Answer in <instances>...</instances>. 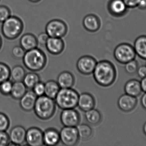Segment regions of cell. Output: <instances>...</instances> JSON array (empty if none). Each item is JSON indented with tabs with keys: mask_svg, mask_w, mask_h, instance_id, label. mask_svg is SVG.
<instances>
[{
	"mask_svg": "<svg viewBox=\"0 0 146 146\" xmlns=\"http://www.w3.org/2000/svg\"><path fill=\"white\" fill-rule=\"evenodd\" d=\"M107 8L110 13L115 17L125 15L129 9L123 0H110Z\"/></svg>",
	"mask_w": 146,
	"mask_h": 146,
	"instance_id": "12",
	"label": "cell"
},
{
	"mask_svg": "<svg viewBox=\"0 0 146 146\" xmlns=\"http://www.w3.org/2000/svg\"><path fill=\"white\" fill-rule=\"evenodd\" d=\"M60 135V141L66 146L76 145L80 139L76 127H64Z\"/></svg>",
	"mask_w": 146,
	"mask_h": 146,
	"instance_id": "8",
	"label": "cell"
},
{
	"mask_svg": "<svg viewBox=\"0 0 146 146\" xmlns=\"http://www.w3.org/2000/svg\"><path fill=\"white\" fill-rule=\"evenodd\" d=\"M76 127L80 139L87 141L92 137L93 130L89 125L83 123L80 125L79 124Z\"/></svg>",
	"mask_w": 146,
	"mask_h": 146,
	"instance_id": "27",
	"label": "cell"
},
{
	"mask_svg": "<svg viewBox=\"0 0 146 146\" xmlns=\"http://www.w3.org/2000/svg\"><path fill=\"white\" fill-rule=\"evenodd\" d=\"M143 130L144 133L146 136V122L144 124V126H143Z\"/></svg>",
	"mask_w": 146,
	"mask_h": 146,
	"instance_id": "45",
	"label": "cell"
},
{
	"mask_svg": "<svg viewBox=\"0 0 146 146\" xmlns=\"http://www.w3.org/2000/svg\"><path fill=\"white\" fill-rule=\"evenodd\" d=\"M49 37L46 32L41 33L37 37L38 45L41 46H45V45Z\"/></svg>",
	"mask_w": 146,
	"mask_h": 146,
	"instance_id": "38",
	"label": "cell"
},
{
	"mask_svg": "<svg viewBox=\"0 0 146 146\" xmlns=\"http://www.w3.org/2000/svg\"><path fill=\"white\" fill-rule=\"evenodd\" d=\"M26 74L25 70L23 67L16 65L11 69L10 78L14 82L22 81Z\"/></svg>",
	"mask_w": 146,
	"mask_h": 146,
	"instance_id": "29",
	"label": "cell"
},
{
	"mask_svg": "<svg viewBox=\"0 0 146 146\" xmlns=\"http://www.w3.org/2000/svg\"><path fill=\"white\" fill-rule=\"evenodd\" d=\"M80 120V114L74 109L63 110L61 113V122L64 127H76Z\"/></svg>",
	"mask_w": 146,
	"mask_h": 146,
	"instance_id": "10",
	"label": "cell"
},
{
	"mask_svg": "<svg viewBox=\"0 0 146 146\" xmlns=\"http://www.w3.org/2000/svg\"><path fill=\"white\" fill-rule=\"evenodd\" d=\"M10 144L9 134L6 131H0V146H7Z\"/></svg>",
	"mask_w": 146,
	"mask_h": 146,
	"instance_id": "37",
	"label": "cell"
},
{
	"mask_svg": "<svg viewBox=\"0 0 146 146\" xmlns=\"http://www.w3.org/2000/svg\"><path fill=\"white\" fill-rule=\"evenodd\" d=\"M79 94L72 88H61L55 98L56 104L62 109H74L77 106Z\"/></svg>",
	"mask_w": 146,
	"mask_h": 146,
	"instance_id": "4",
	"label": "cell"
},
{
	"mask_svg": "<svg viewBox=\"0 0 146 146\" xmlns=\"http://www.w3.org/2000/svg\"><path fill=\"white\" fill-rule=\"evenodd\" d=\"M137 104L136 97L127 94L121 95L118 99L117 105L119 109L124 112H129L134 109Z\"/></svg>",
	"mask_w": 146,
	"mask_h": 146,
	"instance_id": "15",
	"label": "cell"
},
{
	"mask_svg": "<svg viewBox=\"0 0 146 146\" xmlns=\"http://www.w3.org/2000/svg\"><path fill=\"white\" fill-rule=\"evenodd\" d=\"M28 1L31 2L33 3H37L41 1L42 0H28Z\"/></svg>",
	"mask_w": 146,
	"mask_h": 146,
	"instance_id": "44",
	"label": "cell"
},
{
	"mask_svg": "<svg viewBox=\"0 0 146 146\" xmlns=\"http://www.w3.org/2000/svg\"><path fill=\"white\" fill-rule=\"evenodd\" d=\"M22 59L25 67L32 72H38L42 70L47 63L46 55L37 47L26 51Z\"/></svg>",
	"mask_w": 146,
	"mask_h": 146,
	"instance_id": "2",
	"label": "cell"
},
{
	"mask_svg": "<svg viewBox=\"0 0 146 146\" xmlns=\"http://www.w3.org/2000/svg\"><path fill=\"white\" fill-rule=\"evenodd\" d=\"M13 83L9 79L0 84V93L4 96L10 95Z\"/></svg>",
	"mask_w": 146,
	"mask_h": 146,
	"instance_id": "32",
	"label": "cell"
},
{
	"mask_svg": "<svg viewBox=\"0 0 146 146\" xmlns=\"http://www.w3.org/2000/svg\"><path fill=\"white\" fill-rule=\"evenodd\" d=\"M136 73L141 79L146 77V66H141L138 67Z\"/></svg>",
	"mask_w": 146,
	"mask_h": 146,
	"instance_id": "40",
	"label": "cell"
},
{
	"mask_svg": "<svg viewBox=\"0 0 146 146\" xmlns=\"http://www.w3.org/2000/svg\"><path fill=\"white\" fill-rule=\"evenodd\" d=\"M44 95L54 99L61 89L57 81L54 80L47 81L44 83Z\"/></svg>",
	"mask_w": 146,
	"mask_h": 146,
	"instance_id": "25",
	"label": "cell"
},
{
	"mask_svg": "<svg viewBox=\"0 0 146 146\" xmlns=\"http://www.w3.org/2000/svg\"><path fill=\"white\" fill-rule=\"evenodd\" d=\"M20 45L26 51L37 48L38 45L36 37L31 33H25L21 37Z\"/></svg>",
	"mask_w": 146,
	"mask_h": 146,
	"instance_id": "21",
	"label": "cell"
},
{
	"mask_svg": "<svg viewBox=\"0 0 146 146\" xmlns=\"http://www.w3.org/2000/svg\"><path fill=\"white\" fill-rule=\"evenodd\" d=\"M25 142L28 145L41 146L44 145L43 133L38 127L30 128L26 132Z\"/></svg>",
	"mask_w": 146,
	"mask_h": 146,
	"instance_id": "11",
	"label": "cell"
},
{
	"mask_svg": "<svg viewBox=\"0 0 146 146\" xmlns=\"http://www.w3.org/2000/svg\"><path fill=\"white\" fill-rule=\"evenodd\" d=\"M85 118L91 125L96 126L100 123L102 120L100 112L94 108L85 112Z\"/></svg>",
	"mask_w": 146,
	"mask_h": 146,
	"instance_id": "26",
	"label": "cell"
},
{
	"mask_svg": "<svg viewBox=\"0 0 146 146\" xmlns=\"http://www.w3.org/2000/svg\"><path fill=\"white\" fill-rule=\"evenodd\" d=\"M26 132L25 129L21 126L13 127L9 134L10 142L14 145H21L25 142Z\"/></svg>",
	"mask_w": 146,
	"mask_h": 146,
	"instance_id": "13",
	"label": "cell"
},
{
	"mask_svg": "<svg viewBox=\"0 0 146 146\" xmlns=\"http://www.w3.org/2000/svg\"><path fill=\"white\" fill-rule=\"evenodd\" d=\"M2 23V33L6 39L9 40L18 38L24 29L23 21L17 16L11 15Z\"/></svg>",
	"mask_w": 146,
	"mask_h": 146,
	"instance_id": "5",
	"label": "cell"
},
{
	"mask_svg": "<svg viewBox=\"0 0 146 146\" xmlns=\"http://www.w3.org/2000/svg\"><path fill=\"white\" fill-rule=\"evenodd\" d=\"M136 54L133 46L127 43L117 45L114 51V56L119 63L124 64L134 60Z\"/></svg>",
	"mask_w": 146,
	"mask_h": 146,
	"instance_id": "6",
	"label": "cell"
},
{
	"mask_svg": "<svg viewBox=\"0 0 146 146\" xmlns=\"http://www.w3.org/2000/svg\"><path fill=\"white\" fill-rule=\"evenodd\" d=\"M43 141L45 145H56L60 141V132L55 129H48L43 133Z\"/></svg>",
	"mask_w": 146,
	"mask_h": 146,
	"instance_id": "19",
	"label": "cell"
},
{
	"mask_svg": "<svg viewBox=\"0 0 146 146\" xmlns=\"http://www.w3.org/2000/svg\"><path fill=\"white\" fill-rule=\"evenodd\" d=\"M10 68L7 64L0 62V84L4 81L8 80L10 78Z\"/></svg>",
	"mask_w": 146,
	"mask_h": 146,
	"instance_id": "30",
	"label": "cell"
},
{
	"mask_svg": "<svg viewBox=\"0 0 146 146\" xmlns=\"http://www.w3.org/2000/svg\"><path fill=\"white\" fill-rule=\"evenodd\" d=\"M82 25L84 28L88 31L96 32L100 29L101 21L97 15L93 14H90L83 18Z\"/></svg>",
	"mask_w": 146,
	"mask_h": 146,
	"instance_id": "16",
	"label": "cell"
},
{
	"mask_svg": "<svg viewBox=\"0 0 146 146\" xmlns=\"http://www.w3.org/2000/svg\"><path fill=\"white\" fill-rule=\"evenodd\" d=\"M92 74L96 83L104 87L111 85L116 78V71L114 65L106 60L97 62Z\"/></svg>",
	"mask_w": 146,
	"mask_h": 146,
	"instance_id": "1",
	"label": "cell"
},
{
	"mask_svg": "<svg viewBox=\"0 0 146 146\" xmlns=\"http://www.w3.org/2000/svg\"><path fill=\"white\" fill-rule=\"evenodd\" d=\"M32 90L37 97L44 95L45 91L44 83L39 81L34 86Z\"/></svg>",
	"mask_w": 146,
	"mask_h": 146,
	"instance_id": "36",
	"label": "cell"
},
{
	"mask_svg": "<svg viewBox=\"0 0 146 146\" xmlns=\"http://www.w3.org/2000/svg\"><path fill=\"white\" fill-rule=\"evenodd\" d=\"M124 89L126 94L136 97L139 96L142 92L140 81L134 79L127 81Z\"/></svg>",
	"mask_w": 146,
	"mask_h": 146,
	"instance_id": "22",
	"label": "cell"
},
{
	"mask_svg": "<svg viewBox=\"0 0 146 146\" xmlns=\"http://www.w3.org/2000/svg\"><path fill=\"white\" fill-rule=\"evenodd\" d=\"M68 31V27L66 23L59 19L50 21L45 26V32L49 37L62 38L66 36Z\"/></svg>",
	"mask_w": 146,
	"mask_h": 146,
	"instance_id": "7",
	"label": "cell"
},
{
	"mask_svg": "<svg viewBox=\"0 0 146 146\" xmlns=\"http://www.w3.org/2000/svg\"><path fill=\"white\" fill-rule=\"evenodd\" d=\"M137 7L141 10H146V0H141Z\"/></svg>",
	"mask_w": 146,
	"mask_h": 146,
	"instance_id": "41",
	"label": "cell"
},
{
	"mask_svg": "<svg viewBox=\"0 0 146 146\" xmlns=\"http://www.w3.org/2000/svg\"><path fill=\"white\" fill-rule=\"evenodd\" d=\"M95 105V99L92 94L83 93L79 95L77 106L81 110L86 112L94 109Z\"/></svg>",
	"mask_w": 146,
	"mask_h": 146,
	"instance_id": "18",
	"label": "cell"
},
{
	"mask_svg": "<svg viewBox=\"0 0 146 146\" xmlns=\"http://www.w3.org/2000/svg\"><path fill=\"white\" fill-rule=\"evenodd\" d=\"M141 0H123L129 9L136 8Z\"/></svg>",
	"mask_w": 146,
	"mask_h": 146,
	"instance_id": "39",
	"label": "cell"
},
{
	"mask_svg": "<svg viewBox=\"0 0 146 146\" xmlns=\"http://www.w3.org/2000/svg\"><path fill=\"white\" fill-rule=\"evenodd\" d=\"M26 51L21 46H15L12 50V55L14 58L16 59H22Z\"/></svg>",
	"mask_w": 146,
	"mask_h": 146,
	"instance_id": "34",
	"label": "cell"
},
{
	"mask_svg": "<svg viewBox=\"0 0 146 146\" xmlns=\"http://www.w3.org/2000/svg\"><path fill=\"white\" fill-rule=\"evenodd\" d=\"M138 67V62L134 59L125 63L124 69L127 73L133 75L136 73Z\"/></svg>",
	"mask_w": 146,
	"mask_h": 146,
	"instance_id": "31",
	"label": "cell"
},
{
	"mask_svg": "<svg viewBox=\"0 0 146 146\" xmlns=\"http://www.w3.org/2000/svg\"><path fill=\"white\" fill-rule=\"evenodd\" d=\"M133 47L136 55L146 60V35L138 37L135 41Z\"/></svg>",
	"mask_w": 146,
	"mask_h": 146,
	"instance_id": "23",
	"label": "cell"
},
{
	"mask_svg": "<svg viewBox=\"0 0 146 146\" xmlns=\"http://www.w3.org/2000/svg\"><path fill=\"white\" fill-rule=\"evenodd\" d=\"M57 82L60 88H72L74 84V77L70 72L63 71L58 75Z\"/></svg>",
	"mask_w": 146,
	"mask_h": 146,
	"instance_id": "20",
	"label": "cell"
},
{
	"mask_svg": "<svg viewBox=\"0 0 146 146\" xmlns=\"http://www.w3.org/2000/svg\"><path fill=\"white\" fill-rule=\"evenodd\" d=\"M9 9L4 5L0 6V22L3 23L11 16Z\"/></svg>",
	"mask_w": 146,
	"mask_h": 146,
	"instance_id": "35",
	"label": "cell"
},
{
	"mask_svg": "<svg viewBox=\"0 0 146 146\" xmlns=\"http://www.w3.org/2000/svg\"><path fill=\"white\" fill-rule=\"evenodd\" d=\"M22 81L27 88L32 89L36 84L40 81V76L34 72L29 73L26 74Z\"/></svg>",
	"mask_w": 146,
	"mask_h": 146,
	"instance_id": "28",
	"label": "cell"
},
{
	"mask_svg": "<svg viewBox=\"0 0 146 146\" xmlns=\"http://www.w3.org/2000/svg\"><path fill=\"white\" fill-rule=\"evenodd\" d=\"M27 91V88L23 81L14 82L10 95L14 99L20 100Z\"/></svg>",
	"mask_w": 146,
	"mask_h": 146,
	"instance_id": "24",
	"label": "cell"
},
{
	"mask_svg": "<svg viewBox=\"0 0 146 146\" xmlns=\"http://www.w3.org/2000/svg\"><path fill=\"white\" fill-rule=\"evenodd\" d=\"M45 47L50 54L57 55L63 52L65 49V43L61 38L49 37Z\"/></svg>",
	"mask_w": 146,
	"mask_h": 146,
	"instance_id": "14",
	"label": "cell"
},
{
	"mask_svg": "<svg viewBox=\"0 0 146 146\" xmlns=\"http://www.w3.org/2000/svg\"><path fill=\"white\" fill-rule=\"evenodd\" d=\"M141 103L143 108L146 110V93H145L141 97Z\"/></svg>",
	"mask_w": 146,
	"mask_h": 146,
	"instance_id": "42",
	"label": "cell"
},
{
	"mask_svg": "<svg viewBox=\"0 0 146 146\" xmlns=\"http://www.w3.org/2000/svg\"><path fill=\"white\" fill-rule=\"evenodd\" d=\"M56 107L54 99L44 95L37 97L33 110L39 119L45 121L53 116L55 112Z\"/></svg>",
	"mask_w": 146,
	"mask_h": 146,
	"instance_id": "3",
	"label": "cell"
},
{
	"mask_svg": "<svg viewBox=\"0 0 146 146\" xmlns=\"http://www.w3.org/2000/svg\"><path fill=\"white\" fill-rule=\"evenodd\" d=\"M140 82L142 91L146 93V77L142 79Z\"/></svg>",
	"mask_w": 146,
	"mask_h": 146,
	"instance_id": "43",
	"label": "cell"
},
{
	"mask_svg": "<svg viewBox=\"0 0 146 146\" xmlns=\"http://www.w3.org/2000/svg\"><path fill=\"white\" fill-rule=\"evenodd\" d=\"M2 46V39L1 37L0 36V50L1 49Z\"/></svg>",
	"mask_w": 146,
	"mask_h": 146,
	"instance_id": "46",
	"label": "cell"
},
{
	"mask_svg": "<svg viewBox=\"0 0 146 146\" xmlns=\"http://www.w3.org/2000/svg\"><path fill=\"white\" fill-rule=\"evenodd\" d=\"M96 59L89 55H84L80 57L76 63V68L80 73L84 75L92 74L97 64Z\"/></svg>",
	"mask_w": 146,
	"mask_h": 146,
	"instance_id": "9",
	"label": "cell"
},
{
	"mask_svg": "<svg viewBox=\"0 0 146 146\" xmlns=\"http://www.w3.org/2000/svg\"><path fill=\"white\" fill-rule=\"evenodd\" d=\"M10 121L7 116L0 112V131H6L9 128Z\"/></svg>",
	"mask_w": 146,
	"mask_h": 146,
	"instance_id": "33",
	"label": "cell"
},
{
	"mask_svg": "<svg viewBox=\"0 0 146 146\" xmlns=\"http://www.w3.org/2000/svg\"><path fill=\"white\" fill-rule=\"evenodd\" d=\"M37 97L32 90L27 91L20 99V106L24 111L30 112L33 110Z\"/></svg>",
	"mask_w": 146,
	"mask_h": 146,
	"instance_id": "17",
	"label": "cell"
}]
</instances>
